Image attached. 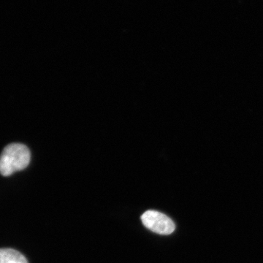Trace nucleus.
<instances>
[{
	"label": "nucleus",
	"mask_w": 263,
	"mask_h": 263,
	"mask_svg": "<svg viewBox=\"0 0 263 263\" xmlns=\"http://www.w3.org/2000/svg\"><path fill=\"white\" fill-rule=\"evenodd\" d=\"M30 159V152L27 146L20 143L8 145L0 156V174L8 176L22 171L29 165Z\"/></svg>",
	"instance_id": "obj_1"
},
{
	"label": "nucleus",
	"mask_w": 263,
	"mask_h": 263,
	"mask_svg": "<svg viewBox=\"0 0 263 263\" xmlns=\"http://www.w3.org/2000/svg\"><path fill=\"white\" fill-rule=\"evenodd\" d=\"M141 221L143 226L157 234L170 235L176 229L171 218L157 211H147L141 216Z\"/></svg>",
	"instance_id": "obj_2"
},
{
	"label": "nucleus",
	"mask_w": 263,
	"mask_h": 263,
	"mask_svg": "<svg viewBox=\"0 0 263 263\" xmlns=\"http://www.w3.org/2000/svg\"><path fill=\"white\" fill-rule=\"evenodd\" d=\"M0 263H28V261L15 249H0Z\"/></svg>",
	"instance_id": "obj_3"
}]
</instances>
